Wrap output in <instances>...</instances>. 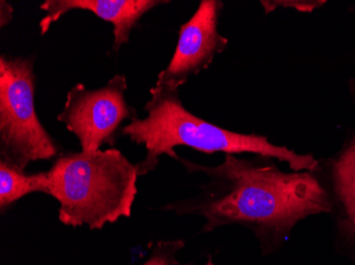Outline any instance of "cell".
I'll list each match as a JSON object with an SVG mask.
<instances>
[{
    "mask_svg": "<svg viewBox=\"0 0 355 265\" xmlns=\"http://www.w3.org/2000/svg\"><path fill=\"white\" fill-rule=\"evenodd\" d=\"M191 173H205L209 183L195 199L173 203L163 210L200 215L203 231L244 225L263 234L285 236L309 215L332 209L326 189L309 171L286 173L233 154L216 167L179 159Z\"/></svg>",
    "mask_w": 355,
    "mask_h": 265,
    "instance_id": "1",
    "label": "cell"
},
{
    "mask_svg": "<svg viewBox=\"0 0 355 265\" xmlns=\"http://www.w3.org/2000/svg\"><path fill=\"white\" fill-rule=\"evenodd\" d=\"M145 111L146 118L135 119L121 131L132 143L146 149V157L137 163L139 176L155 170L163 155L179 161L177 147H191L207 154L253 153L285 161L295 172H313L318 168L313 155L298 154L288 147L272 145L266 137L241 134L199 118L183 107L179 91L155 85Z\"/></svg>",
    "mask_w": 355,
    "mask_h": 265,
    "instance_id": "2",
    "label": "cell"
},
{
    "mask_svg": "<svg viewBox=\"0 0 355 265\" xmlns=\"http://www.w3.org/2000/svg\"><path fill=\"white\" fill-rule=\"evenodd\" d=\"M48 177V194L59 203V220L67 226L95 230L131 217L139 173L115 147L64 153Z\"/></svg>",
    "mask_w": 355,
    "mask_h": 265,
    "instance_id": "3",
    "label": "cell"
},
{
    "mask_svg": "<svg viewBox=\"0 0 355 265\" xmlns=\"http://www.w3.org/2000/svg\"><path fill=\"white\" fill-rule=\"evenodd\" d=\"M35 60L0 57V161L25 171L64 154L35 111Z\"/></svg>",
    "mask_w": 355,
    "mask_h": 265,
    "instance_id": "4",
    "label": "cell"
},
{
    "mask_svg": "<svg viewBox=\"0 0 355 265\" xmlns=\"http://www.w3.org/2000/svg\"><path fill=\"white\" fill-rule=\"evenodd\" d=\"M127 89L125 75H116L101 89H87L78 83L69 89L57 119L77 137L81 151L95 152L105 145L114 147L121 125L139 118L137 109L125 99Z\"/></svg>",
    "mask_w": 355,
    "mask_h": 265,
    "instance_id": "5",
    "label": "cell"
},
{
    "mask_svg": "<svg viewBox=\"0 0 355 265\" xmlns=\"http://www.w3.org/2000/svg\"><path fill=\"white\" fill-rule=\"evenodd\" d=\"M223 1L202 0L196 13L181 26L173 59L157 75L155 86L179 91L191 77L205 71L225 51L228 39L219 33Z\"/></svg>",
    "mask_w": 355,
    "mask_h": 265,
    "instance_id": "6",
    "label": "cell"
},
{
    "mask_svg": "<svg viewBox=\"0 0 355 265\" xmlns=\"http://www.w3.org/2000/svg\"><path fill=\"white\" fill-rule=\"evenodd\" d=\"M167 3L159 0H46L41 5V10L46 12L40 21V33L46 35L53 24L62 16L73 11L83 10L92 12L97 17L111 23L114 27L113 51L119 49L130 39L131 32L137 27L145 14L157 6Z\"/></svg>",
    "mask_w": 355,
    "mask_h": 265,
    "instance_id": "7",
    "label": "cell"
},
{
    "mask_svg": "<svg viewBox=\"0 0 355 265\" xmlns=\"http://www.w3.org/2000/svg\"><path fill=\"white\" fill-rule=\"evenodd\" d=\"M337 199L342 205V227L355 238V136L333 165Z\"/></svg>",
    "mask_w": 355,
    "mask_h": 265,
    "instance_id": "8",
    "label": "cell"
},
{
    "mask_svg": "<svg viewBox=\"0 0 355 265\" xmlns=\"http://www.w3.org/2000/svg\"><path fill=\"white\" fill-rule=\"evenodd\" d=\"M49 177L47 172L28 174L0 161V209L1 213L30 193L48 194Z\"/></svg>",
    "mask_w": 355,
    "mask_h": 265,
    "instance_id": "9",
    "label": "cell"
},
{
    "mask_svg": "<svg viewBox=\"0 0 355 265\" xmlns=\"http://www.w3.org/2000/svg\"><path fill=\"white\" fill-rule=\"evenodd\" d=\"M182 246L179 241L159 243L150 258L141 265H175V254Z\"/></svg>",
    "mask_w": 355,
    "mask_h": 265,
    "instance_id": "10",
    "label": "cell"
},
{
    "mask_svg": "<svg viewBox=\"0 0 355 265\" xmlns=\"http://www.w3.org/2000/svg\"><path fill=\"white\" fill-rule=\"evenodd\" d=\"M326 1H299V0H287V1H262L263 8L266 13L276 10L279 7L294 8L297 11L312 12L316 8L321 7Z\"/></svg>",
    "mask_w": 355,
    "mask_h": 265,
    "instance_id": "11",
    "label": "cell"
},
{
    "mask_svg": "<svg viewBox=\"0 0 355 265\" xmlns=\"http://www.w3.org/2000/svg\"><path fill=\"white\" fill-rule=\"evenodd\" d=\"M14 8L7 1H0V28L3 29L13 19Z\"/></svg>",
    "mask_w": 355,
    "mask_h": 265,
    "instance_id": "12",
    "label": "cell"
},
{
    "mask_svg": "<svg viewBox=\"0 0 355 265\" xmlns=\"http://www.w3.org/2000/svg\"><path fill=\"white\" fill-rule=\"evenodd\" d=\"M352 89H353V91H355V82H354V84H353Z\"/></svg>",
    "mask_w": 355,
    "mask_h": 265,
    "instance_id": "13",
    "label": "cell"
}]
</instances>
